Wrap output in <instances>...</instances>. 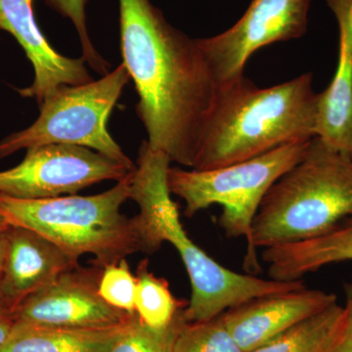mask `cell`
Returning a JSON list of instances; mask_svg holds the SVG:
<instances>
[{
    "label": "cell",
    "instance_id": "obj_1",
    "mask_svg": "<svg viewBox=\"0 0 352 352\" xmlns=\"http://www.w3.org/2000/svg\"><path fill=\"white\" fill-rule=\"evenodd\" d=\"M122 65L133 80L148 145L193 168L219 85L198 39L176 29L150 0H119Z\"/></svg>",
    "mask_w": 352,
    "mask_h": 352
},
{
    "label": "cell",
    "instance_id": "obj_2",
    "mask_svg": "<svg viewBox=\"0 0 352 352\" xmlns=\"http://www.w3.org/2000/svg\"><path fill=\"white\" fill-rule=\"evenodd\" d=\"M318 94L311 73L266 88L245 76L219 85L192 170H214L316 138Z\"/></svg>",
    "mask_w": 352,
    "mask_h": 352
},
{
    "label": "cell",
    "instance_id": "obj_3",
    "mask_svg": "<svg viewBox=\"0 0 352 352\" xmlns=\"http://www.w3.org/2000/svg\"><path fill=\"white\" fill-rule=\"evenodd\" d=\"M171 161L143 141L133 173L131 199L140 212L135 215L144 252L154 254L164 242L179 254L191 282V298L184 308L187 322L207 321L252 298L302 288V280L277 281L242 274L215 261L190 239L179 219L177 206L168 187Z\"/></svg>",
    "mask_w": 352,
    "mask_h": 352
},
{
    "label": "cell",
    "instance_id": "obj_4",
    "mask_svg": "<svg viewBox=\"0 0 352 352\" xmlns=\"http://www.w3.org/2000/svg\"><path fill=\"white\" fill-rule=\"evenodd\" d=\"M352 215V157L312 138L300 161L268 190L254 222L244 268L261 272L258 249L314 239Z\"/></svg>",
    "mask_w": 352,
    "mask_h": 352
},
{
    "label": "cell",
    "instance_id": "obj_5",
    "mask_svg": "<svg viewBox=\"0 0 352 352\" xmlns=\"http://www.w3.org/2000/svg\"><path fill=\"white\" fill-rule=\"evenodd\" d=\"M134 170L112 189L94 196L19 199L0 194V215L9 226L38 233L78 261L91 254L94 265L105 268L144 252L136 217L120 212L131 199Z\"/></svg>",
    "mask_w": 352,
    "mask_h": 352
},
{
    "label": "cell",
    "instance_id": "obj_6",
    "mask_svg": "<svg viewBox=\"0 0 352 352\" xmlns=\"http://www.w3.org/2000/svg\"><path fill=\"white\" fill-rule=\"evenodd\" d=\"M311 140L289 143L261 156L214 170H185L170 166L168 190L185 201L187 217L210 206H221L219 226L227 238L244 237L249 251L252 222L264 196L302 159Z\"/></svg>",
    "mask_w": 352,
    "mask_h": 352
},
{
    "label": "cell",
    "instance_id": "obj_7",
    "mask_svg": "<svg viewBox=\"0 0 352 352\" xmlns=\"http://www.w3.org/2000/svg\"><path fill=\"white\" fill-rule=\"evenodd\" d=\"M131 80L124 65L98 80L82 85H62L39 105L41 113L31 126L0 142V159L38 146H82L136 168L109 133L107 124L122 90Z\"/></svg>",
    "mask_w": 352,
    "mask_h": 352
},
{
    "label": "cell",
    "instance_id": "obj_8",
    "mask_svg": "<svg viewBox=\"0 0 352 352\" xmlns=\"http://www.w3.org/2000/svg\"><path fill=\"white\" fill-rule=\"evenodd\" d=\"M134 170L82 146H38L28 149L18 166L0 171V194L19 199L76 195L97 183L120 182Z\"/></svg>",
    "mask_w": 352,
    "mask_h": 352
},
{
    "label": "cell",
    "instance_id": "obj_9",
    "mask_svg": "<svg viewBox=\"0 0 352 352\" xmlns=\"http://www.w3.org/2000/svg\"><path fill=\"white\" fill-rule=\"evenodd\" d=\"M311 0H252L226 32L198 39L219 85L244 76L248 60L264 46L302 38L307 31Z\"/></svg>",
    "mask_w": 352,
    "mask_h": 352
},
{
    "label": "cell",
    "instance_id": "obj_10",
    "mask_svg": "<svg viewBox=\"0 0 352 352\" xmlns=\"http://www.w3.org/2000/svg\"><path fill=\"white\" fill-rule=\"evenodd\" d=\"M103 268L80 265L28 296L15 308L16 321L65 328H111L131 315L109 305L99 295Z\"/></svg>",
    "mask_w": 352,
    "mask_h": 352
},
{
    "label": "cell",
    "instance_id": "obj_11",
    "mask_svg": "<svg viewBox=\"0 0 352 352\" xmlns=\"http://www.w3.org/2000/svg\"><path fill=\"white\" fill-rule=\"evenodd\" d=\"M337 302L333 294L305 286L252 298L227 310L223 318L234 340L248 352Z\"/></svg>",
    "mask_w": 352,
    "mask_h": 352
},
{
    "label": "cell",
    "instance_id": "obj_12",
    "mask_svg": "<svg viewBox=\"0 0 352 352\" xmlns=\"http://www.w3.org/2000/svg\"><path fill=\"white\" fill-rule=\"evenodd\" d=\"M0 30L12 34L34 66V82L19 90L23 97L36 98L41 105L62 85H82L94 80L82 57H65L48 43L34 17L32 0H0Z\"/></svg>",
    "mask_w": 352,
    "mask_h": 352
},
{
    "label": "cell",
    "instance_id": "obj_13",
    "mask_svg": "<svg viewBox=\"0 0 352 352\" xmlns=\"http://www.w3.org/2000/svg\"><path fill=\"white\" fill-rule=\"evenodd\" d=\"M4 240L6 258L0 294L16 307L78 265V259L29 229L10 226L4 233Z\"/></svg>",
    "mask_w": 352,
    "mask_h": 352
},
{
    "label": "cell",
    "instance_id": "obj_14",
    "mask_svg": "<svg viewBox=\"0 0 352 352\" xmlns=\"http://www.w3.org/2000/svg\"><path fill=\"white\" fill-rule=\"evenodd\" d=\"M339 29L332 82L318 94L316 138L352 157V0H326Z\"/></svg>",
    "mask_w": 352,
    "mask_h": 352
},
{
    "label": "cell",
    "instance_id": "obj_15",
    "mask_svg": "<svg viewBox=\"0 0 352 352\" xmlns=\"http://www.w3.org/2000/svg\"><path fill=\"white\" fill-rule=\"evenodd\" d=\"M261 261L277 281L302 280L325 266L352 261V215L314 239L264 249Z\"/></svg>",
    "mask_w": 352,
    "mask_h": 352
},
{
    "label": "cell",
    "instance_id": "obj_16",
    "mask_svg": "<svg viewBox=\"0 0 352 352\" xmlns=\"http://www.w3.org/2000/svg\"><path fill=\"white\" fill-rule=\"evenodd\" d=\"M126 323L111 328L89 329L16 321L8 339L0 346V352H108Z\"/></svg>",
    "mask_w": 352,
    "mask_h": 352
},
{
    "label": "cell",
    "instance_id": "obj_17",
    "mask_svg": "<svg viewBox=\"0 0 352 352\" xmlns=\"http://www.w3.org/2000/svg\"><path fill=\"white\" fill-rule=\"evenodd\" d=\"M346 318V307L335 303L275 339L248 352H328Z\"/></svg>",
    "mask_w": 352,
    "mask_h": 352
},
{
    "label": "cell",
    "instance_id": "obj_18",
    "mask_svg": "<svg viewBox=\"0 0 352 352\" xmlns=\"http://www.w3.org/2000/svg\"><path fill=\"white\" fill-rule=\"evenodd\" d=\"M148 264L149 261L146 259L138 265L134 298L135 312L146 325L162 329L170 325L184 305L173 295L166 279L150 272Z\"/></svg>",
    "mask_w": 352,
    "mask_h": 352
},
{
    "label": "cell",
    "instance_id": "obj_19",
    "mask_svg": "<svg viewBox=\"0 0 352 352\" xmlns=\"http://www.w3.org/2000/svg\"><path fill=\"white\" fill-rule=\"evenodd\" d=\"M185 322L184 308L178 310L170 325L162 329L146 325L135 312L122 326L108 352H173Z\"/></svg>",
    "mask_w": 352,
    "mask_h": 352
},
{
    "label": "cell",
    "instance_id": "obj_20",
    "mask_svg": "<svg viewBox=\"0 0 352 352\" xmlns=\"http://www.w3.org/2000/svg\"><path fill=\"white\" fill-rule=\"evenodd\" d=\"M173 352H244L227 328L223 314L207 321L185 322Z\"/></svg>",
    "mask_w": 352,
    "mask_h": 352
},
{
    "label": "cell",
    "instance_id": "obj_21",
    "mask_svg": "<svg viewBox=\"0 0 352 352\" xmlns=\"http://www.w3.org/2000/svg\"><path fill=\"white\" fill-rule=\"evenodd\" d=\"M135 289L136 277L131 274L126 258L102 270L99 295L113 307L129 314H135Z\"/></svg>",
    "mask_w": 352,
    "mask_h": 352
},
{
    "label": "cell",
    "instance_id": "obj_22",
    "mask_svg": "<svg viewBox=\"0 0 352 352\" xmlns=\"http://www.w3.org/2000/svg\"><path fill=\"white\" fill-rule=\"evenodd\" d=\"M48 6L67 18L75 25L80 43L83 59L102 76L109 74L110 64L95 50L88 34L87 21V0H44Z\"/></svg>",
    "mask_w": 352,
    "mask_h": 352
},
{
    "label": "cell",
    "instance_id": "obj_23",
    "mask_svg": "<svg viewBox=\"0 0 352 352\" xmlns=\"http://www.w3.org/2000/svg\"><path fill=\"white\" fill-rule=\"evenodd\" d=\"M15 308L0 294V346L8 339L15 325Z\"/></svg>",
    "mask_w": 352,
    "mask_h": 352
},
{
    "label": "cell",
    "instance_id": "obj_24",
    "mask_svg": "<svg viewBox=\"0 0 352 352\" xmlns=\"http://www.w3.org/2000/svg\"><path fill=\"white\" fill-rule=\"evenodd\" d=\"M346 318L339 336L328 352H352V307L346 305Z\"/></svg>",
    "mask_w": 352,
    "mask_h": 352
},
{
    "label": "cell",
    "instance_id": "obj_25",
    "mask_svg": "<svg viewBox=\"0 0 352 352\" xmlns=\"http://www.w3.org/2000/svg\"><path fill=\"white\" fill-rule=\"evenodd\" d=\"M4 258H6V240L4 235L0 238V279L2 276V271H3Z\"/></svg>",
    "mask_w": 352,
    "mask_h": 352
},
{
    "label": "cell",
    "instance_id": "obj_26",
    "mask_svg": "<svg viewBox=\"0 0 352 352\" xmlns=\"http://www.w3.org/2000/svg\"><path fill=\"white\" fill-rule=\"evenodd\" d=\"M344 293H346V305L352 307V275L351 279L344 284Z\"/></svg>",
    "mask_w": 352,
    "mask_h": 352
},
{
    "label": "cell",
    "instance_id": "obj_27",
    "mask_svg": "<svg viewBox=\"0 0 352 352\" xmlns=\"http://www.w3.org/2000/svg\"><path fill=\"white\" fill-rule=\"evenodd\" d=\"M10 226L6 221V219L0 215V238L4 235V233L6 232L7 229L9 228Z\"/></svg>",
    "mask_w": 352,
    "mask_h": 352
}]
</instances>
